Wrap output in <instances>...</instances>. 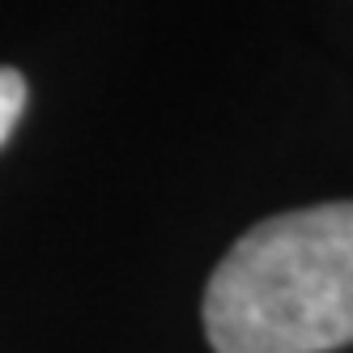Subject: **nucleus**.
<instances>
[{"label":"nucleus","instance_id":"2","mask_svg":"<svg viewBox=\"0 0 353 353\" xmlns=\"http://www.w3.org/2000/svg\"><path fill=\"white\" fill-rule=\"evenodd\" d=\"M21 107H26V81H21V72L0 68V145H5V137L17 128Z\"/></svg>","mask_w":353,"mask_h":353},{"label":"nucleus","instance_id":"1","mask_svg":"<svg viewBox=\"0 0 353 353\" xmlns=\"http://www.w3.org/2000/svg\"><path fill=\"white\" fill-rule=\"evenodd\" d=\"M217 353L353 345V200L290 209L247 230L205 290Z\"/></svg>","mask_w":353,"mask_h":353}]
</instances>
